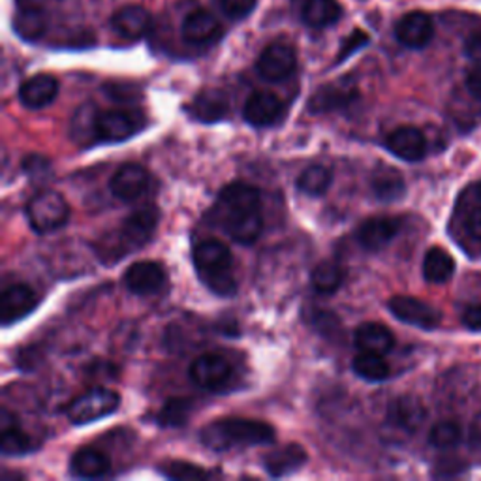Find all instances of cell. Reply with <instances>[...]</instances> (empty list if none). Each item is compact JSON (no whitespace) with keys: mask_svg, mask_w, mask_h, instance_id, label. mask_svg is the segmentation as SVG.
Returning <instances> with one entry per match:
<instances>
[{"mask_svg":"<svg viewBox=\"0 0 481 481\" xmlns=\"http://www.w3.org/2000/svg\"><path fill=\"white\" fill-rule=\"evenodd\" d=\"M216 219L235 243H254L263 230L258 188L245 183H231L222 188L216 205Z\"/></svg>","mask_w":481,"mask_h":481,"instance_id":"obj_1","label":"cell"},{"mask_svg":"<svg viewBox=\"0 0 481 481\" xmlns=\"http://www.w3.org/2000/svg\"><path fill=\"white\" fill-rule=\"evenodd\" d=\"M200 440L212 451H230L233 448L268 446L275 442V429L266 421L226 418L205 425L200 432Z\"/></svg>","mask_w":481,"mask_h":481,"instance_id":"obj_2","label":"cell"},{"mask_svg":"<svg viewBox=\"0 0 481 481\" xmlns=\"http://www.w3.org/2000/svg\"><path fill=\"white\" fill-rule=\"evenodd\" d=\"M194 266L200 280L221 297L237 292V282L231 271V254L228 247L216 239H205L194 247Z\"/></svg>","mask_w":481,"mask_h":481,"instance_id":"obj_3","label":"cell"},{"mask_svg":"<svg viewBox=\"0 0 481 481\" xmlns=\"http://www.w3.org/2000/svg\"><path fill=\"white\" fill-rule=\"evenodd\" d=\"M27 216L34 231L52 233L68 222L70 207L59 192L45 190L29 202Z\"/></svg>","mask_w":481,"mask_h":481,"instance_id":"obj_4","label":"cell"},{"mask_svg":"<svg viewBox=\"0 0 481 481\" xmlns=\"http://www.w3.org/2000/svg\"><path fill=\"white\" fill-rule=\"evenodd\" d=\"M118 395L106 388H92L68 406V418L76 425L94 423L111 416L118 408Z\"/></svg>","mask_w":481,"mask_h":481,"instance_id":"obj_5","label":"cell"},{"mask_svg":"<svg viewBox=\"0 0 481 481\" xmlns=\"http://www.w3.org/2000/svg\"><path fill=\"white\" fill-rule=\"evenodd\" d=\"M158 221H160V212L153 205H147L132 212L123 222V226H120V231H118L120 252L127 254L128 250L141 249L143 245H147L156 231Z\"/></svg>","mask_w":481,"mask_h":481,"instance_id":"obj_6","label":"cell"},{"mask_svg":"<svg viewBox=\"0 0 481 481\" xmlns=\"http://www.w3.org/2000/svg\"><path fill=\"white\" fill-rule=\"evenodd\" d=\"M388 308L391 310V315L397 320L408 325L420 327V329H427V331L439 327L442 320V315L435 307L418 297H410V296L391 297L388 303Z\"/></svg>","mask_w":481,"mask_h":481,"instance_id":"obj_7","label":"cell"},{"mask_svg":"<svg viewBox=\"0 0 481 481\" xmlns=\"http://www.w3.org/2000/svg\"><path fill=\"white\" fill-rule=\"evenodd\" d=\"M297 68V57L290 45L273 43L263 50L256 62L258 74L266 81H282L290 78Z\"/></svg>","mask_w":481,"mask_h":481,"instance_id":"obj_8","label":"cell"},{"mask_svg":"<svg viewBox=\"0 0 481 481\" xmlns=\"http://www.w3.org/2000/svg\"><path fill=\"white\" fill-rule=\"evenodd\" d=\"M231 376V365L224 355L203 354L190 365V378L202 390H219Z\"/></svg>","mask_w":481,"mask_h":481,"instance_id":"obj_9","label":"cell"},{"mask_svg":"<svg viewBox=\"0 0 481 481\" xmlns=\"http://www.w3.org/2000/svg\"><path fill=\"white\" fill-rule=\"evenodd\" d=\"M395 36L410 50H423L435 36V23L425 12H410L397 21Z\"/></svg>","mask_w":481,"mask_h":481,"instance_id":"obj_10","label":"cell"},{"mask_svg":"<svg viewBox=\"0 0 481 481\" xmlns=\"http://www.w3.org/2000/svg\"><path fill=\"white\" fill-rule=\"evenodd\" d=\"M165 282V271L156 261H136L125 273V284L136 296H155Z\"/></svg>","mask_w":481,"mask_h":481,"instance_id":"obj_11","label":"cell"},{"mask_svg":"<svg viewBox=\"0 0 481 481\" xmlns=\"http://www.w3.org/2000/svg\"><path fill=\"white\" fill-rule=\"evenodd\" d=\"M38 297L34 290L27 284H14L6 288L3 297H0V316H3V325L8 327L36 308Z\"/></svg>","mask_w":481,"mask_h":481,"instance_id":"obj_12","label":"cell"},{"mask_svg":"<svg viewBox=\"0 0 481 481\" xmlns=\"http://www.w3.org/2000/svg\"><path fill=\"white\" fill-rule=\"evenodd\" d=\"M357 99V89L350 80H341L320 87L308 100L312 113H329L348 108Z\"/></svg>","mask_w":481,"mask_h":481,"instance_id":"obj_13","label":"cell"},{"mask_svg":"<svg viewBox=\"0 0 481 481\" xmlns=\"http://www.w3.org/2000/svg\"><path fill=\"white\" fill-rule=\"evenodd\" d=\"M149 174L137 164H127L118 167L115 175L109 181V188L113 196L123 202H136L139 200L146 190L149 188Z\"/></svg>","mask_w":481,"mask_h":481,"instance_id":"obj_14","label":"cell"},{"mask_svg":"<svg viewBox=\"0 0 481 481\" xmlns=\"http://www.w3.org/2000/svg\"><path fill=\"white\" fill-rule=\"evenodd\" d=\"M284 111V104L277 94L269 90H258L249 96V100L245 102L243 117L249 125L252 127H271L273 123L280 118Z\"/></svg>","mask_w":481,"mask_h":481,"instance_id":"obj_15","label":"cell"},{"mask_svg":"<svg viewBox=\"0 0 481 481\" xmlns=\"http://www.w3.org/2000/svg\"><path fill=\"white\" fill-rule=\"evenodd\" d=\"M401 231V221L393 216H373L357 228L359 245L374 252L388 247Z\"/></svg>","mask_w":481,"mask_h":481,"instance_id":"obj_16","label":"cell"},{"mask_svg":"<svg viewBox=\"0 0 481 481\" xmlns=\"http://www.w3.org/2000/svg\"><path fill=\"white\" fill-rule=\"evenodd\" d=\"M388 149L406 162H420L427 155V139L416 127H399L388 136Z\"/></svg>","mask_w":481,"mask_h":481,"instance_id":"obj_17","label":"cell"},{"mask_svg":"<svg viewBox=\"0 0 481 481\" xmlns=\"http://www.w3.org/2000/svg\"><path fill=\"white\" fill-rule=\"evenodd\" d=\"M59 94V81L50 74H38L19 87V100L29 109L50 106Z\"/></svg>","mask_w":481,"mask_h":481,"instance_id":"obj_18","label":"cell"},{"mask_svg":"<svg viewBox=\"0 0 481 481\" xmlns=\"http://www.w3.org/2000/svg\"><path fill=\"white\" fill-rule=\"evenodd\" d=\"M425 406L414 395H404L395 399L388 408V421L406 432L418 430L425 421Z\"/></svg>","mask_w":481,"mask_h":481,"instance_id":"obj_19","label":"cell"},{"mask_svg":"<svg viewBox=\"0 0 481 481\" xmlns=\"http://www.w3.org/2000/svg\"><path fill=\"white\" fill-rule=\"evenodd\" d=\"M151 27V15L143 6H125L111 17V29L123 38L137 40Z\"/></svg>","mask_w":481,"mask_h":481,"instance_id":"obj_20","label":"cell"},{"mask_svg":"<svg viewBox=\"0 0 481 481\" xmlns=\"http://www.w3.org/2000/svg\"><path fill=\"white\" fill-rule=\"evenodd\" d=\"M181 34H183L184 42L200 45V43L214 42L222 34V29H221V23L216 21L211 14L198 10V12H192L190 15H186V19L183 21Z\"/></svg>","mask_w":481,"mask_h":481,"instance_id":"obj_21","label":"cell"},{"mask_svg":"<svg viewBox=\"0 0 481 481\" xmlns=\"http://www.w3.org/2000/svg\"><path fill=\"white\" fill-rule=\"evenodd\" d=\"M307 463V451L299 444H288L277 451H271L266 459H263V467H266L268 474L273 477H284L297 472Z\"/></svg>","mask_w":481,"mask_h":481,"instance_id":"obj_22","label":"cell"},{"mask_svg":"<svg viewBox=\"0 0 481 481\" xmlns=\"http://www.w3.org/2000/svg\"><path fill=\"white\" fill-rule=\"evenodd\" d=\"M188 111L202 123H216L228 113V99L219 89H205L190 104Z\"/></svg>","mask_w":481,"mask_h":481,"instance_id":"obj_23","label":"cell"},{"mask_svg":"<svg viewBox=\"0 0 481 481\" xmlns=\"http://www.w3.org/2000/svg\"><path fill=\"white\" fill-rule=\"evenodd\" d=\"M393 344H395L393 333L382 324L367 322L363 325H359L355 331V346L361 352H373L383 355L391 352Z\"/></svg>","mask_w":481,"mask_h":481,"instance_id":"obj_24","label":"cell"},{"mask_svg":"<svg viewBox=\"0 0 481 481\" xmlns=\"http://www.w3.org/2000/svg\"><path fill=\"white\" fill-rule=\"evenodd\" d=\"M136 132V118L127 111H106L99 117V136L100 141H125Z\"/></svg>","mask_w":481,"mask_h":481,"instance_id":"obj_25","label":"cell"},{"mask_svg":"<svg viewBox=\"0 0 481 481\" xmlns=\"http://www.w3.org/2000/svg\"><path fill=\"white\" fill-rule=\"evenodd\" d=\"M99 117H100V111L96 109L92 104L81 106L76 111L74 118H71V128H70L71 139H74L76 143H80V146H83V147L92 146L96 139H100V136H99Z\"/></svg>","mask_w":481,"mask_h":481,"instance_id":"obj_26","label":"cell"},{"mask_svg":"<svg viewBox=\"0 0 481 481\" xmlns=\"http://www.w3.org/2000/svg\"><path fill=\"white\" fill-rule=\"evenodd\" d=\"M71 472L78 477H102L109 472V459L108 455L94 448H81L74 457H71Z\"/></svg>","mask_w":481,"mask_h":481,"instance_id":"obj_27","label":"cell"},{"mask_svg":"<svg viewBox=\"0 0 481 481\" xmlns=\"http://www.w3.org/2000/svg\"><path fill=\"white\" fill-rule=\"evenodd\" d=\"M455 273V259L451 254L440 247L427 250L423 259V277L430 284H444Z\"/></svg>","mask_w":481,"mask_h":481,"instance_id":"obj_28","label":"cell"},{"mask_svg":"<svg viewBox=\"0 0 481 481\" xmlns=\"http://www.w3.org/2000/svg\"><path fill=\"white\" fill-rule=\"evenodd\" d=\"M371 188L380 202H395L402 198L406 190L402 175L397 170H393V167L386 165L378 167V170L373 174Z\"/></svg>","mask_w":481,"mask_h":481,"instance_id":"obj_29","label":"cell"},{"mask_svg":"<svg viewBox=\"0 0 481 481\" xmlns=\"http://www.w3.org/2000/svg\"><path fill=\"white\" fill-rule=\"evenodd\" d=\"M343 10L336 0H307L303 6V21L312 29H324L341 19Z\"/></svg>","mask_w":481,"mask_h":481,"instance_id":"obj_30","label":"cell"},{"mask_svg":"<svg viewBox=\"0 0 481 481\" xmlns=\"http://www.w3.org/2000/svg\"><path fill=\"white\" fill-rule=\"evenodd\" d=\"M15 33L27 42H36L47 31V15L40 8H23L14 19Z\"/></svg>","mask_w":481,"mask_h":481,"instance_id":"obj_31","label":"cell"},{"mask_svg":"<svg viewBox=\"0 0 481 481\" xmlns=\"http://www.w3.org/2000/svg\"><path fill=\"white\" fill-rule=\"evenodd\" d=\"M344 273L335 261H322L310 275V284L320 296H331L339 290Z\"/></svg>","mask_w":481,"mask_h":481,"instance_id":"obj_32","label":"cell"},{"mask_svg":"<svg viewBox=\"0 0 481 481\" xmlns=\"http://www.w3.org/2000/svg\"><path fill=\"white\" fill-rule=\"evenodd\" d=\"M354 373L369 382H382L390 376V365L386 363L380 354L373 352H361L354 357Z\"/></svg>","mask_w":481,"mask_h":481,"instance_id":"obj_33","label":"cell"},{"mask_svg":"<svg viewBox=\"0 0 481 481\" xmlns=\"http://www.w3.org/2000/svg\"><path fill=\"white\" fill-rule=\"evenodd\" d=\"M331 172L327 170L325 165L315 164V165H308L307 170L299 175L297 179V186L301 192L308 196H322L327 192V188L331 186Z\"/></svg>","mask_w":481,"mask_h":481,"instance_id":"obj_34","label":"cell"},{"mask_svg":"<svg viewBox=\"0 0 481 481\" xmlns=\"http://www.w3.org/2000/svg\"><path fill=\"white\" fill-rule=\"evenodd\" d=\"M192 410H194V402L190 399H170L162 406L156 420L164 427H181L186 425Z\"/></svg>","mask_w":481,"mask_h":481,"instance_id":"obj_35","label":"cell"},{"mask_svg":"<svg viewBox=\"0 0 481 481\" xmlns=\"http://www.w3.org/2000/svg\"><path fill=\"white\" fill-rule=\"evenodd\" d=\"M36 444L33 437H29L25 430H21L17 425L3 429V439H0V449L5 455H25L33 451Z\"/></svg>","mask_w":481,"mask_h":481,"instance_id":"obj_36","label":"cell"},{"mask_svg":"<svg viewBox=\"0 0 481 481\" xmlns=\"http://www.w3.org/2000/svg\"><path fill=\"white\" fill-rule=\"evenodd\" d=\"M461 427L455 421H440L429 432V442L439 449H449L461 442Z\"/></svg>","mask_w":481,"mask_h":481,"instance_id":"obj_37","label":"cell"},{"mask_svg":"<svg viewBox=\"0 0 481 481\" xmlns=\"http://www.w3.org/2000/svg\"><path fill=\"white\" fill-rule=\"evenodd\" d=\"M158 470L170 479H203V477H209V472H205L202 467L186 463V461H167V463H162Z\"/></svg>","mask_w":481,"mask_h":481,"instance_id":"obj_38","label":"cell"},{"mask_svg":"<svg viewBox=\"0 0 481 481\" xmlns=\"http://www.w3.org/2000/svg\"><path fill=\"white\" fill-rule=\"evenodd\" d=\"M258 0H221V8L230 19H243L256 8Z\"/></svg>","mask_w":481,"mask_h":481,"instance_id":"obj_39","label":"cell"},{"mask_svg":"<svg viewBox=\"0 0 481 481\" xmlns=\"http://www.w3.org/2000/svg\"><path fill=\"white\" fill-rule=\"evenodd\" d=\"M369 43V34L355 29L343 43L341 52H339V57H336V62H343L344 59H348L350 55H354L357 50H361V47H365Z\"/></svg>","mask_w":481,"mask_h":481,"instance_id":"obj_40","label":"cell"},{"mask_svg":"<svg viewBox=\"0 0 481 481\" xmlns=\"http://www.w3.org/2000/svg\"><path fill=\"white\" fill-rule=\"evenodd\" d=\"M315 327H318L320 333L329 335V331H339V320L333 315V312L327 310H320L315 315Z\"/></svg>","mask_w":481,"mask_h":481,"instance_id":"obj_41","label":"cell"},{"mask_svg":"<svg viewBox=\"0 0 481 481\" xmlns=\"http://www.w3.org/2000/svg\"><path fill=\"white\" fill-rule=\"evenodd\" d=\"M463 324L470 331H481V305H472L465 310Z\"/></svg>","mask_w":481,"mask_h":481,"instance_id":"obj_42","label":"cell"},{"mask_svg":"<svg viewBox=\"0 0 481 481\" xmlns=\"http://www.w3.org/2000/svg\"><path fill=\"white\" fill-rule=\"evenodd\" d=\"M465 53L468 59L481 64V33H474L468 36L465 43Z\"/></svg>","mask_w":481,"mask_h":481,"instance_id":"obj_43","label":"cell"},{"mask_svg":"<svg viewBox=\"0 0 481 481\" xmlns=\"http://www.w3.org/2000/svg\"><path fill=\"white\" fill-rule=\"evenodd\" d=\"M465 226H467V231H468L474 239L481 240V205L476 207V209H472V211L468 212Z\"/></svg>","mask_w":481,"mask_h":481,"instance_id":"obj_44","label":"cell"},{"mask_svg":"<svg viewBox=\"0 0 481 481\" xmlns=\"http://www.w3.org/2000/svg\"><path fill=\"white\" fill-rule=\"evenodd\" d=\"M467 89L470 90V94L474 99L481 100V64H477L476 68H472L467 76Z\"/></svg>","mask_w":481,"mask_h":481,"instance_id":"obj_45","label":"cell"},{"mask_svg":"<svg viewBox=\"0 0 481 481\" xmlns=\"http://www.w3.org/2000/svg\"><path fill=\"white\" fill-rule=\"evenodd\" d=\"M19 3H25V0H19Z\"/></svg>","mask_w":481,"mask_h":481,"instance_id":"obj_46","label":"cell"}]
</instances>
